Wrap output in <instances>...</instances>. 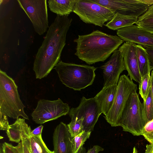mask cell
<instances>
[{
	"instance_id": "cell-20",
	"label": "cell",
	"mask_w": 153,
	"mask_h": 153,
	"mask_svg": "<svg viewBox=\"0 0 153 153\" xmlns=\"http://www.w3.org/2000/svg\"><path fill=\"white\" fill-rule=\"evenodd\" d=\"M19 121L22 138L19 143L22 153H32L29 136V131L30 127L25 122L24 118H20Z\"/></svg>"
},
{
	"instance_id": "cell-37",
	"label": "cell",
	"mask_w": 153,
	"mask_h": 153,
	"mask_svg": "<svg viewBox=\"0 0 153 153\" xmlns=\"http://www.w3.org/2000/svg\"><path fill=\"white\" fill-rule=\"evenodd\" d=\"M0 153H4L2 144L1 143L0 146Z\"/></svg>"
},
{
	"instance_id": "cell-28",
	"label": "cell",
	"mask_w": 153,
	"mask_h": 153,
	"mask_svg": "<svg viewBox=\"0 0 153 153\" xmlns=\"http://www.w3.org/2000/svg\"><path fill=\"white\" fill-rule=\"evenodd\" d=\"M142 135L150 144H153V119L146 124L143 129Z\"/></svg>"
},
{
	"instance_id": "cell-35",
	"label": "cell",
	"mask_w": 153,
	"mask_h": 153,
	"mask_svg": "<svg viewBox=\"0 0 153 153\" xmlns=\"http://www.w3.org/2000/svg\"><path fill=\"white\" fill-rule=\"evenodd\" d=\"M150 75L151 78L152 80V85L151 89V94L152 95V100L153 102V70H152L151 73Z\"/></svg>"
},
{
	"instance_id": "cell-6",
	"label": "cell",
	"mask_w": 153,
	"mask_h": 153,
	"mask_svg": "<svg viewBox=\"0 0 153 153\" xmlns=\"http://www.w3.org/2000/svg\"><path fill=\"white\" fill-rule=\"evenodd\" d=\"M73 12L83 22L101 27L115 14L108 8L92 0H76Z\"/></svg>"
},
{
	"instance_id": "cell-25",
	"label": "cell",
	"mask_w": 153,
	"mask_h": 153,
	"mask_svg": "<svg viewBox=\"0 0 153 153\" xmlns=\"http://www.w3.org/2000/svg\"><path fill=\"white\" fill-rule=\"evenodd\" d=\"M143 105V115L146 124L153 119V102L150 90Z\"/></svg>"
},
{
	"instance_id": "cell-36",
	"label": "cell",
	"mask_w": 153,
	"mask_h": 153,
	"mask_svg": "<svg viewBox=\"0 0 153 153\" xmlns=\"http://www.w3.org/2000/svg\"><path fill=\"white\" fill-rule=\"evenodd\" d=\"M85 149L83 147L79 150L77 153H85Z\"/></svg>"
},
{
	"instance_id": "cell-38",
	"label": "cell",
	"mask_w": 153,
	"mask_h": 153,
	"mask_svg": "<svg viewBox=\"0 0 153 153\" xmlns=\"http://www.w3.org/2000/svg\"><path fill=\"white\" fill-rule=\"evenodd\" d=\"M133 153H138L137 149L135 147L133 148Z\"/></svg>"
},
{
	"instance_id": "cell-13",
	"label": "cell",
	"mask_w": 153,
	"mask_h": 153,
	"mask_svg": "<svg viewBox=\"0 0 153 153\" xmlns=\"http://www.w3.org/2000/svg\"><path fill=\"white\" fill-rule=\"evenodd\" d=\"M136 45L132 42H126L118 50L123 56L125 68L130 78L140 84L142 77L137 61Z\"/></svg>"
},
{
	"instance_id": "cell-10",
	"label": "cell",
	"mask_w": 153,
	"mask_h": 153,
	"mask_svg": "<svg viewBox=\"0 0 153 153\" xmlns=\"http://www.w3.org/2000/svg\"><path fill=\"white\" fill-rule=\"evenodd\" d=\"M70 109L68 104L60 99L54 101L42 99L38 101L31 116L36 123L42 124L68 114Z\"/></svg>"
},
{
	"instance_id": "cell-26",
	"label": "cell",
	"mask_w": 153,
	"mask_h": 153,
	"mask_svg": "<svg viewBox=\"0 0 153 153\" xmlns=\"http://www.w3.org/2000/svg\"><path fill=\"white\" fill-rule=\"evenodd\" d=\"M136 24L137 26L153 24V4L149 6L146 12L138 17Z\"/></svg>"
},
{
	"instance_id": "cell-29",
	"label": "cell",
	"mask_w": 153,
	"mask_h": 153,
	"mask_svg": "<svg viewBox=\"0 0 153 153\" xmlns=\"http://www.w3.org/2000/svg\"><path fill=\"white\" fill-rule=\"evenodd\" d=\"M4 153H22L19 143L14 146L11 144L4 142L2 144Z\"/></svg>"
},
{
	"instance_id": "cell-21",
	"label": "cell",
	"mask_w": 153,
	"mask_h": 153,
	"mask_svg": "<svg viewBox=\"0 0 153 153\" xmlns=\"http://www.w3.org/2000/svg\"><path fill=\"white\" fill-rule=\"evenodd\" d=\"M31 129L29 131L30 146L32 153H54L48 149L42 137L39 138L33 135Z\"/></svg>"
},
{
	"instance_id": "cell-17",
	"label": "cell",
	"mask_w": 153,
	"mask_h": 153,
	"mask_svg": "<svg viewBox=\"0 0 153 153\" xmlns=\"http://www.w3.org/2000/svg\"><path fill=\"white\" fill-rule=\"evenodd\" d=\"M76 0H49L50 10L61 16H68L73 12Z\"/></svg>"
},
{
	"instance_id": "cell-8",
	"label": "cell",
	"mask_w": 153,
	"mask_h": 153,
	"mask_svg": "<svg viewBox=\"0 0 153 153\" xmlns=\"http://www.w3.org/2000/svg\"><path fill=\"white\" fill-rule=\"evenodd\" d=\"M101 113L99 105L94 97L87 99L83 97L79 106L71 108L68 114L71 121L83 119V131H88L93 130Z\"/></svg>"
},
{
	"instance_id": "cell-30",
	"label": "cell",
	"mask_w": 153,
	"mask_h": 153,
	"mask_svg": "<svg viewBox=\"0 0 153 153\" xmlns=\"http://www.w3.org/2000/svg\"><path fill=\"white\" fill-rule=\"evenodd\" d=\"M145 49L149 58L151 71L153 70V47L142 46Z\"/></svg>"
},
{
	"instance_id": "cell-14",
	"label": "cell",
	"mask_w": 153,
	"mask_h": 153,
	"mask_svg": "<svg viewBox=\"0 0 153 153\" xmlns=\"http://www.w3.org/2000/svg\"><path fill=\"white\" fill-rule=\"evenodd\" d=\"M117 34L124 41L153 47V34L137 25L120 28L117 30Z\"/></svg>"
},
{
	"instance_id": "cell-1",
	"label": "cell",
	"mask_w": 153,
	"mask_h": 153,
	"mask_svg": "<svg viewBox=\"0 0 153 153\" xmlns=\"http://www.w3.org/2000/svg\"><path fill=\"white\" fill-rule=\"evenodd\" d=\"M72 21L68 16L57 15L49 27L33 63V70L36 79L46 76L59 62Z\"/></svg>"
},
{
	"instance_id": "cell-22",
	"label": "cell",
	"mask_w": 153,
	"mask_h": 153,
	"mask_svg": "<svg viewBox=\"0 0 153 153\" xmlns=\"http://www.w3.org/2000/svg\"><path fill=\"white\" fill-rule=\"evenodd\" d=\"M6 133L10 141L17 143L20 142L22 138L19 118L14 123L10 125Z\"/></svg>"
},
{
	"instance_id": "cell-33",
	"label": "cell",
	"mask_w": 153,
	"mask_h": 153,
	"mask_svg": "<svg viewBox=\"0 0 153 153\" xmlns=\"http://www.w3.org/2000/svg\"><path fill=\"white\" fill-rule=\"evenodd\" d=\"M138 26L153 34V24L143 25Z\"/></svg>"
},
{
	"instance_id": "cell-11",
	"label": "cell",
	"mask_w": 153,
	"mask_h": 153,
	"mask_svg": "<svg viewBox=\"0 0 153 153\" xmlns=\"http://www.w3.org/2000/svg\"><path fill=\"white\" fill-rule=\"evenodd\" d=\"M108 8L115 14L117 13L139 17L147 10L149 6L141 0H92Z\"/></svg>"
},
{
	"instance_id": "cell-19",
	"label": "cell",
	"mask_w": 153,
	"mask_h": 153,
	"mask_svg": "<svg viewBox=\"0 0 153 153\" xmlns=\"http://www.w3.org/2000/svg\"><path fill=\"white\" fill-rule=\"evenodd\" d=\"M136 53L140 73L142 77L151 73L149 62L145 49L140 45H136Z\"/></svg>"
},
{
	"instance_id": "cell-31",
	"label": "cell",
	"mask_w": 153,
	"mask_h": 153,
	"mask_svg": "<svg viewBox=\"0 0 153 153\" xmlns=\"http://www.w3.org/2000/svg\"><path fill=\"white\" fill-rule=\"evenodd\" d=\"M43 126L41 125L35 128L33 131L31 130V133L33 135L37 137L41 138L42 133Z\"/></svg>"
},
{
	"instance_id": "cell-27",
	"label": "cell",
	"mask_w": 153,
	"mask_h": 153,
	"mask_svg": "<svg viewBox=\"0 0 153 153\" xmlns=\"http://www.w3.org/2000/svg\"><path fill=\"white\" fill-rule=\"evenodd\" d=\"M83 119L81 118L74 121H71L68 124L69 131L72 138H73L83 131L82 122Z\"/></svg>"
},
{
	"instance_id": "cell-18",
	"label": "cell",
	"mask_w": 153,
	"mask_h": 153,
	"mask_svg": "<svg viewBox=\"0 0 153 153\" xmlns=\"http://www.w3.org/2000/svg\"><path fill=\"white\" fill-rule=\"evenodd\" d=\"M138 18L133 16L115 13L112 19L104 25L113 30H118L123 27L131 26L136 24Z\"/></svg>"
},
{
	"instance_id": "cell-7",
	"label": "cell",
	"mask_w": 153,
	"mask_h": 153,
	"mask_svg": "<svg viewBox=\"0 0 153 153\" xmlns=\"http://www.w3.org/2000/svg\"><path fill=\"white\" fill-rule=\"evenodd\" d=\"M137 85L128 76L123 74L120 76L113 105L104 117L112 126H119V120L126 103L131 94L137 92Z\"/></svg>"
},
{
	"instance_id": "cell-23",
	"label": "cell",
	"mask_w": 153,
	"mask_h": 153,
	"mask_svg": "<svg viewBox=\"0 0 153 153\" xmlns=\"http://www.w3.org/2000/svg\"><path fill=\"white\" fill-rule=\"evenodd\" d=\"M150 73H148L142 77L141 81L139 84V93L143 101L146 99L151 89L152 80Z\"/></svg>"
},
{
	"instance_id": "cell-3",
	"label": "cell",
	"mask_w": 153,
	"mask_h": 153,
	"mask_svg": "<svg viewBox=\"0 0 153 153\" xmlns=\"http://www.w3.org/2000/svg\"><path fill=\"white\" fill-rule=\"evenodd\" d=\"M13 79L0 71V129L7 131L10 125L8 117L18 119L20 116L28 120L25 113V106L22 102Z\"/></svg>"
},
{
	"instance_id": "cell-5",
	"label": "cell",
	"mask_w": 153,
	"mask_h": 153,
	"mask_svg": "<svg viewBox=\"0 0 153 153\" xmlns=\"http://www.w3.org/2000/svg\"><path fill=\"white\" fill-rule=\"evenodd\" d=\"M146 124L144 117L142 103L137 92L131 94L122 112L119 125L125 131L134 136L142 135Z\"/></svg>"
},
{
	"instance_id": "cell-12",
	"label": "cell",
	"mask_w": 153,
	"mask_h": 153,
	"mask_svg": "<svg viewBox=\"0 0 153 153\" xmlns=\"http://www.w3.org/2000/svg\"><path fill=\"white\" fill-rule=\"evenodd\" d=\"M100 68L102 70L103 74V88L117 85L120 74L126 70L123 57L120 51L116 50L109 60Z\"/></svg>"
},
{
	"instance_id": "cell-4",
	"label": "cell",
	"mask_w": 153,
	"mask_h": 153,
	"mask_svg": "<svg viewBox=\"0 0 153 153\" xmlns=\"http://www.w3.org/2000/svg\"><path fill=\"white\" fill-rule=\"evenodd\" d=\"M54 69L62 84L74 90L80 91L93 84L97 68L94 66L65 63L61 61Z\"/></svg>"
},
{
	"instance_id": "cell-16",
	"label": "cell",
	"mask_w": 153,
	"mask_h": 153,
	"mask_svg": "<svg viewBox=\"0 0 153 153\" xmlns=\"http://www.w3.org/2000/svg\"><path fill=\"white\" fill-rule=\"evenodd\" d=\"M117 85L103 88L94 97L100 107L101 113L105 116L112 107L117 90Z\"/></svg>"
},
{
	"instance_id": "cell-15",
	"label": "cell",
	"mask_w": 153,
	"mask_h": 153,
	"mask_svg": "<svg viewBox=\"0 0 153 153\" xmlns=\"http://www.w3.org/2000/svg\"><path fill=\"white\" fill-rule=\"evenodd\" d=\"M53 138L54 153H73L72 138L65 124L61 122L57 125Z\"/></svg>"
},
{
	"instance_id": "cell-34",
	"label": "cell",
	"mask_w": 153,
	"mask_h": 153,
	"mask_svg": "<svg viewBox=\"0 0 153 153\" xmlns=\"http://www.w3.org/2000/svg\"><path fill=\"white\" fill-rule=\"evenodd\" d=\"M144 153H153V144H147Z\"/></svg>"
},
{
	"instance_id": "cell-32",
	"label": "cell",
	"mask_w": 153,
	"mask_h": 153,
	"mask_svg": "<svg viewBox=\"0 0 153 153\" xmlns=\"http://www.w3.org/2000/svg\"><path fill=\"white\" fill-rule=\"evenodd\" d=\"M104 149L100 146L97 145L94 146L85 153H98L100 151H103Z\"/></svg>"
},
{
	"instance_id": "cell-9",
	"label": "cell",
	"mask_w": 153,
	"mask_h": 153,
	"mask_svg": "<svg viewBox=\"0 0 153 153\" xmlns=\"http://www.w3.org/2000/svg\"><path fill=\"white\" fill-rule=\"evenodd\" d=\"M21 8L31 21L35 32L43 34L48 27L46 0H18Z\"/></svg>"
},
{
	"instance_id": "cell-2",
	"label": "cell",
	"mask_w": 153,
	"mask_h": 153,
	"mask_svg": "<svg viewBox=\"0 0 153 153\" xmlns=\"http://www.w3.org/2000/svg\"><path fill=\"white\" fill-rule=\"evenodd\" d=\"M76 56L89 65L104 62L123 42L118 36L111 35L98 30L86 35H79Z\"/></svg>"
},
{
	"instance_id": "cell-24",
	"label": "cell",
	"mask_w": 153,
	"mask_h": 153,
	"mask_svg": "<svg viewBox=\"0 0 153 153\" xmlns=\"http://www.w3.org/2000/svg\"><path fill=\"white\" fill-rule=\"evenodd\" d=\"M91 131H83L72 139L73 153H77L83 147L86 140L89 138Z\"/></svg>"
}]
</instances>
